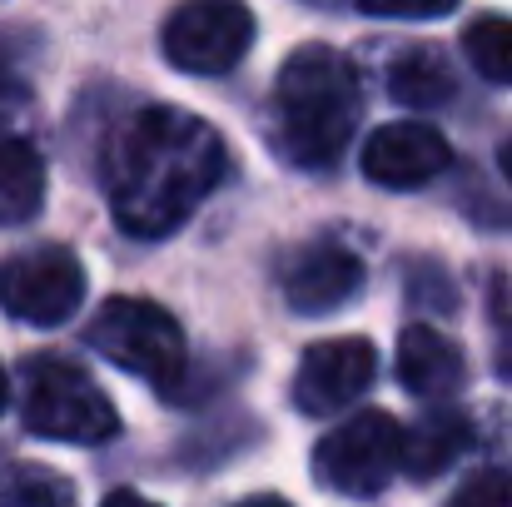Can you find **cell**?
<instances>
[{
    "instance_id": "obj_1",
    "label": "cell",
    "mask_w": 512,
    "mask_h": 507,
    "mask_svg": "<svg viewBox=\"0 0 512 507\" xmlns=\"http://www.w3.org/2000/svg\"><path fill=\"white\" fill-rule=\"evenodd\" d=\"M105 179L115 224L135 239H165L224 179V140L179 105H150L120 125Z\"/></svg>"
},
{
    "instance_id": "obj_2",
    "label": "cell",
    "mask_w": 512,
    "mask_h": 507,
    "mask_svg": "<svg viewBox=\"0 0 512 507\" xmlns=\"http://www.w3.org/2000/svg\"><path fill=\"white\" fill-rule=\"evenodd\" d=\"M279 145L294 165L329 169L358 120V70L334 45H299L274 85Z\"/></svg>"
},
{
    "instance_id": "obj_3",
    "label": "cell",
    "mask_w": 512,
    "mask_h": 507,
    "mask_svg": "<svg viewBox=\"0 0 512 507\" xmlns=\"http://www.w3.org/2000/svg\"><path fill=\"white\" fill-rule=\"evenodd\" d=\"M20 418L35 438L55 443H105L120 433V413L105 388L60 353H35L20 373Z\"/></svg>"
},
{
    "instance_id": "obj_4",
    "label": "cell",
    "mask_w": 512,
    "mask_h": 507,
    "mask_svg": "<svg viewBox=\"0 0 512 507\" xmlns=\"http://www.w3.org/2000/svg\"><path fill=\"white\" fill-rule=\"evenodd\" d=\"M85 343L110 358L115 368L155 383V388H179L184 378V334L170 314L150 299H110L90 319Z\"/></svg>"
},
{
    "instance_id": "obj_5",
    "label": "cell",
    "mask_w": 512,
    "mask_h": 507,
    "mask_svg": "<svg viewBox=\"0 0 512 507\" xmlns=\"http://www.w3.org/2000/svg\"><path fill=\"white\" fill-rule=\"evenodd\" d=\"M398 468H403V428L383 408L353 413L334 433H324V443L314 453L319 483L343 493V498H373V493H383Z\"/></svg>"
},
{
    "instance_id": "obj_6",
    "label": "cell",
    "mask_w": 512,
    "mask_h": 507,
    "mask_svg": "<svg viewBox=\"0 0 512 507\" xmlns=\"http://www.w3.org/2000/svg\"><path fill=\"white\" fill-rule=\"evenodd\" d=\"M85 304V269L65 244L20 249L0 264V309L35 329H60Z\"/></svg>"
},
{
    "instance_id": "obj_7",
    "label": "cell",
    "mask_w": 512,
    "mask_h": 507,
    "mask_svg": "<svg viewBox=\"0 0 512 507\" xmlns=\"http://www.w3.org/2000/svg\"><path fill=\"white\" fill-rule=\"evenodd\" d=\"M160 40L174 70L224 75L254 45V10L244 0H179Z\"/></svg>"
},
{
    "instance_id": "obj_8",
    "label": "cell",
    "mask_w": 512,
    "mask_h": 507,
    "mask_svg": "<svg viewBox=\"0 0 512 507\" xmlns=\"http://www.w3.org/2000/svg\"><path fill=\"white\" fill-rule=\"evenodd\" d=\"M373 373H378V353L368 338H324L304 353L294 373V403L309 418H329L368 393Z\"/></svg>"
},
{
    "instance_id": "obj_9",
    "label": "cell",
    "mask_w": 512,
    "mask_h": 507,
    "mask_svg": "<svg viewBox=\"0 0 512 507\" xmlns=\"http://www.w3.org/2000/svg\"><path fill=\"white\" fill-rule=\"evenodd\" d=\"M448 160H453L448 140L418 120L383 125L363 140V174L378 189H423L428 179H438L448 169Z\"/></svg>"
},
{
    "instance_id": "obj_10",
    "label": "cell",
    "mask_w": 512,
    "mask_h": 507,
    "mask_svg": "<svg viewBox=\"0 0 512 507\" xmlns=\"http://www.w3.org/2000/svg\"><path fill=\"white\" fill-rule=\"evenodd\" d=\"M279 284L294 314H334L363 289V259L343 244H309L289 254Z\"/></svg>"
},
{
    "instance_id": "obj_11",
    "label": "cell",
    "mask_w": 512,
    "mask_h": 507,
    "mask_svg": "<svg viewBox=\"0 0 512 507\" xmlns=\"http://www.w3.org/2000/svg\"><path fill=\"white\" fill-rule=\"evenodd\" d=\"M398 383L413 398H453L468 383V358L448 334L428 329V324H408L398 334Z\"/></svg>"
},
{
    "instance_id": "obj_12",
    "label": "cell",
    "mask_w": 512,
    "mask_h": 507,
    "mask_svg": "<svg viewBox=\"0 0 512 507\" xmlns=\"http://www.w3.org/2000/svg\"><path fill=\"white\" fill-rule=\"evenodd\" d=\"M473 443V423L463 413H428L423 423L403 428V473L408 478H438L448 473Z\"/></svg>"
},
{
    "instance_id": "obj_13",
    "label": "cell",
    "mask_w": 512,
    "mask_h": 507,
    "mask_svg": "<svg viewBox=\"0 0 512 507\" xmlns=\"http://www.w3.org/2000/svg\"><path fill=\"white\" fill-rule=\"evenodd\" d=\"M45 204V160L25 140H0V229L30 224Z\"/></svg>"
},
{
    "instance_id": "obj_14",
    "label": "cell",
    "mask_w": 512,
    "mask_h": 507,
    "mask_svg": "<svg viewBox=\"0 0 512 507\" xmlns=\"http://www.w3.org/2000/svg\"><path fill=\"white\" fill-rule=\"evenodd\" d=\"M388 95L408 110H438L443 100H453V70L438 50L413 45L403 55H393L388 65Z\"/></svg>"
},
{
    "instance_id": "obj_15",
    "label": "cell",
    "mask_w": 512,
    "mask_h": 507,
    "mask_svg": "<svg viewBox=\"0 0 512 507\" xmlns=\"http://www.w3.org/2000/svg\"><path fill=\"white\" fill-rule=\"evenodd\" d=\"M463 55L468 65L493 80V85H512V20L508 15H483L463 30Z\"/></svg>"
},
{
    "instance_id": "obj_16",
    "label": "cell",
    "mask_w": 512,
    "mask_h": 507,
    "mask_svg": "<svg viewBox=\"0 0 512 507\" xmlns=\"http://www.w3.org/2000/svg\"><path fill=\"white\" fill-rule=\"evenodd\" d=\"M0 507H75V488L55 468L20 463L0 478Z\"/></svg>"
},
{
    "instance_id": "obj_17",
    "label": "cell",
    "mask_w": 512,
    "mask_h": 507,
    "mask_svg": "<svg viewBox=\"0 0 512 507\" xmlns=\"http://www.w3.org/2000/svg\"><path fill=\"white\" fill-rule=\"evenodd\" d=\"M448 507H512V473L478 468L473 478H463V488L448 498Z\"/></svg>"
},
{
    "instance_id": "obj_18",
    "label": "cell",
    "mask_w": 512,
    "mask_h": 507,
    "mask_svg": "<svg viewBox=\"0 0 512 507\" xmlns=\"http://www.w3.org/2000/svg\"><path fill=\"white\" fill-rule=\"evenodd\" d=\"M458 0H358L363 15H378V20H438L448 15Z\"/></svg>"
},
{
    "instance_id": "obj_19",
    "label": "cell",
    "mask_w": 512,
    "mask_h": 507,
    "mask_svg": "<svg viewBox=\"0 0 512 507\" xmlns=\"http://www.w3.org/2000/svg\"><path fill=\"white\" fill-rule=\"evenodd\" d=\"M493 363L512 383V284L493 289Z\"/></svg>"
},
{
    "instance_id": "obj_20",
    "label": "cell",
    "mask_w": 512,
    "mask_h": 507,
    "mask_svg": "<svg viewBox=\"0 0 512 507\" xmlns=\"http://www.w3.org/2000/svg\"><path fill=\"white\" fill-rule=\"evenodd\" d=\"M100 507H160V503H150V498H140V493H130V488H120V493H110Z\"/></svg>"
},
{
    "instance_id": "obj_21",
    "label": "cell",
    "mask_w": 512,
    "mask_h": 507,
    "mask_svg": "<svg viewBox=\"0 0 512 507\" xmlns=\"http://www.w3.org/2000/svg\"><path fill=\"white\" fill-rule=\"evenodd\" d=\"M234 507H289V503L274 498V493H259V498H244V503H234Z\"/></svg>"
},
{
    "instance_id": "obj_22",
    "label": "cell",
    "mask_w": 512,
    "mask_h": 507,
    "mask_svg": "<svg viewBox=\"0 0 512 507\" xmlns=\"http://www.w3.org/2000/svg\"><path fill=\"white\" fill-rule=\"evenodd\" d=\"M503 174H508V179H512V140H508V145H503Z\"/></svg>"
},
{
    "instance_id": "obj_23",
    "label": "cell",
    "mask_w": 512,
    "mask_h": 507,
    "mask_svg": "<svg viewBox=\"0 0 512 507\" xmlns=\"http://www.w3.org/2000/svg\"><path fill=\"white\" fill-rule=\"evenodd\" d=\"M5 398H10V383H5V368H0V413H5Z\"/></svg>"
}]
</instances>
